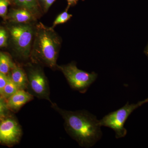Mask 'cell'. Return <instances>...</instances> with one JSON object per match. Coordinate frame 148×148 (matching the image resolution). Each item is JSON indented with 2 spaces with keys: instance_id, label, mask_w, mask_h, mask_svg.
<instances>
[{
  "instance_id": "cell-1",
  "label": "cell",
  "mask_w": 148,
  "mask_h": 148,
  "mask_svg": "<svg viewBox=\"0 0 148 148\" xmlns=\"http://www.w3.org/2000/svg\"><path fill=\"white\" fill-rule=\"evenodd\" d=\"M56 108L65 121L66 131L81 147L90 148L103 135L100 121L87 111H70Z\"/></svg>"
},
{
  "instance_id": "cell-2",
  "label": "cell",
  "mask_w": 148,
  "mask_h": 148,
  "mask_svg": "<svg viewBox=\"0 0 148 148\" xmlns=\"http://www.w3.org/2000/svg\"><path fill=\"white\" fill-rule=\"evenodd\" d=\"M35 40V52L38 58L51 68L56 65L60 40L51 28L39 24Z\"/></svg>"
},
{
  "instance_id": "cell-3",
  "label": "cell",
  "mask_w": 148,
  "mask_h": 148,
  "mask_svg": "<svg viewBox=\"0 0 148 148\" xmlns=\"http://www.w3.org/2000/svg\"><path fill=\"white\" fill-rule=\"evenodd\" d=\"M148 103V98L138 103L130 104L127 102L125 105L116 110L111 112L99 120L100 125L110 128L114 131L116 139L124 138L127 133L124 127L126 120L132 112L139 107Z\"/></svg>"
},
{
  "instance_id": "cell-4",
  "label": "cell",
  "mask_w": 148,
  "mask_h": 148,
  "mask_svg": "<svg viewBox=\"0 0 148 148\" xmlns=\"http://www.w3.org/2000/svg\"><path fill=\"white\" fill-rule=\"evenodd\" d=\"M58 68L64 74L71 87L81 92H86L98 77V74L94 72L89 73L78 69L73 62L58 66Z\"/></svg>"
},
{
  "instance_id": "cell-5",
  "label": "cell",
  "mask_w": 148,
  "mask_h": 148,
  "mask_svg": "<svg viewBox=\"0 0 148 148\" xmlns=\"http://www.w3.org/2000/svg\"><path fill=\"white\" fill-rule=\"evenodd\" d=\"M10 34L16 49L23 57H27L31 51L33 30L31 26L18 25L12 27Z\"/></svg>"
},
{
  "instance_id": "cell-6",
  "label": "cell",
  "mask_w": 148,
  "mask_h": 148,
  "mask_svg": "<svg viewBox=\"0 0 148 148\" xmlns=\"http://www.w3.org/2000/svg\"><path fill=\"white\" fill-rule=\"evenodd\" d=\"M21 135V127L15 120L9 118L0 121V143L15 144L19 141Z\"/></svg>"
},
{
  "instance_id": "cell-7",
  "label": "cell",
  "mask_w": 148,
  "mask_h": 148,
  "mask_svg": "<svg viewBox=\"0 0 148 148\" xmlns=\"http://www.w3.org/2000/svg\"><path fill=\"white\" fill-rule=\"evenodd\" d=\"M29 82L33 92L38 97L49 100L48 84L45 75L39 69H32L29 74Z\"/></svg>"
},
{
  "instance_id": "cell-8",
  "label": "cell",
  "mask_w": 148,
  "mask_h": 148,
  "mask_svg": "<svg viewBox=\"0 0 148 148\" xmlns=\"http://www.w3.org/2000/svg\"><path fill=\"white\" fill-rule=\"evenodd\" d=\"M32 96L23 90H18L8 98V107L12 110H18L24 104L32 99Z\"/></svg>"
},
{
  "instance_id": "cell-9",
  "label": "cell",
  "mask_w": 148,
  "mask_h": 148,
  "mask_svg": "<svg viewBox=\"0 0 148 148\" xmlns=\"http://www.w3.org/2000/svg\"><path fill=\"white\" fill-rule=\"evenodd\" d=\"M10 77L12 80L17 86L19 90H24L28 84V79L24 71L15 65L12 69Z\"/></svg>"
},
{
  "instance_id": "cell-10",
  "label": "cell",
  "mask_w": 148,
  "mask_h": 148,
  "mask_svg": "<svg viewBox=\"0 0 148 148\" xmlns=\"http://www.w3.org/2000/svg\"><path fill=\"white\" fill-rule=\"evenodd\" d=\"M10 17L12 21L16 23H27L33 19V13L27 9L14 10L11 13Z\"/></svg>"
},
{
  "instance_id": "cell-11",
  "label": "cell",
  "mask_w": 148,
  "mask_h": 148,
  "mask_svg": "<svg viewBox=\"0 0 148 148\" xmlns=\"http://www.w3.org/2000/svg\"><path fill=\"white\" fill-rule=\"evenodd\" d=\"M15 66L8 55L0 52V72L6 75Z\"/></svg>"
},
{
  "instance_id": "cell-12",
  "label": "cell",
  "mask_w": 148,
  "mask_h": 148,
  "mask_svg": "<svg viewBox=\"0 0 148 148\" xmlns=\"http://www.w3.org/2000/svg\"><path fill=\"white\" fill-rule=\"evenodd\" d=\"M18 90L17 86L12 80L10 77L8 76V80L3 89L1 95L5 98H8Z\"/></svg>"
},
{
  "instance_id": "cell-13",
  "label": "cell",
  "mask_w": 148,
  "mask_h": 148,
  "mask_svg": "<svg viewBox=\"0 0 148 148\" xmlns=\"http://www.w3.org/2000/svg\"><path fill=\"white\" fill-rule=\"evenodd\" d=\"M68 8L66 9V10L60 14L56 18L53 22V27H55L58 24H64L70 20L73 15L68 12Z\"/></svg>"
},
{
  "instance_id": "cell-14",
  "label": "cell",
  "mask_w": 148,
  "mask_h": 148,
  "mask_svg": "<svg viewBox=\"0 0 148 148\" xmlns=\"http://www.w3.org/2000/svg\"><path fill=\"white\" fill-rule=\"evenodd\" d=\"M27 9L32 13L36 11L38 8L37 0H26Z\"/></svg>"
},
{
  "instance_id": "cell-15",
  "label": "cell",
  "mask_w": 148,
  "mask_h": 148,
  "mask_svg": "<svg viewBox=\"0 0 148 148\" xmlns=\"http://www.w3.org/2000/svg\"><path fill=\"white\" fill-rule=\"evenodd\" d=\"M9 4L8 0H0V16H5Z\"/></svg>"
},
{
  "instance_id": "cell-16",
  "label": "cell",
  "mask_w": 148,
  "mask_h": 148,
  "mask_svg": "<svg viewBox=\"0 0 148 148\" xmlns=\"http://www.w3.org/2000/svg\"><path fill=\"white\" fill-rule=\"evenodd\" d=\"M7 39V34L5 30L0 29V47L6 45Z\"/></svg>"
},
{
  "instance_id": "cell-17",
  "label": "cell",
  "mask_w": 148,
  "mask_h": 148,
  "mask_svg": "<svg viewBox=\"0 0 148 148\" xmlns=\"http://www.w3.org/2000/svg\"><path fill=\"white\" fill-rule=\"evenodd\" d=\"M8 76L0 72V94L1 95L3 89L8 80Z\"/></svg>"
},
{
  "instance_id": "cell-18",
  "label": "cell",
  "mask_w": 148,
  "mask_h": 148,
  "mask_svg": "<svg viewBox=\"0 0 148 148\" xmlns=\"http://www.w3.org/2000/svg\"><path fill=\"white\" fill-rule=\"evenodd\" d=\"M7 105L2 100L0 101V119L2 118L7 111Z\"/></svg>"
},
{
  "instance_id": "cell-19",
  "label": "cell",
  "mask_w": 148,
  "mask_h": 148,
  "mask_svg": "<svg viewBox=\"0 0 148 148\" xmlns=\"http://www.w3.org/2000/svg\"><path fill=\"white\" fill-rule=\"evenodd\" d=\"M55 0H46L44 3V9L45 11H47L51 6L54 3Z\"/></svg>"
},
{
  "instance_id": "cell-20",
  "label": "cell",
  "mask_w": 148,
  "mask_h": 148,
  "mask_svg": "<svg viewBox=\"0 0 148 148\" xmlns=\"http://www.w3.org/2000/svg\"><path fill=\"white\" fill-rule=\"evenodd\" d=\"M14 1L17 5L23 8L27 9L26 0H14Z\"/></svg>"
},
{
  "instance_id": "cell-21",
  "label": "cell",
  "mask_w": 148,
  "mask_h": 148,
  "mask_svg": "<svg viewBox=\"0 0 148 148\" xmlns=\"http://www.w3.org/2000/svg\"><path fill=\"white\" fill-rule=\"evenodd\" d=\"M68 3V6L67 8H69L71 6L74 5L76 4L78 0H67Z\"/></svg>"
},
{
  "instance_id": "cell-22",
  "label": "cell",
  "mask_w": 148,
  "mask_h": 148,
  "mask_svg": "<svg viewBox=\"0 0 148 148\" xmlns=\"http://www.w3.org/2000/svg\"><path fill=\"white\" fill-rule=\"evenodd\" d=\"M144 52H145V54L147 56L148 58V43L145 49V51H144Z\"/></svg>"
},
{
  "instance_id": "cell-23",
  "label": "cell",
  "mask_w": 148,
  "mask_h": 148,
  "mask_svg": "<svg viewBox=\"0 0 148 148\" xmlns=\"http://www.w3.org/2000/svg\"><path fill=\"white\" fill-rule=\"evenodd\" d=\"M40 1H41L42 2L44 3H45V2L46 1V0H40Z\"/></svg>"
},
{
  "instance_id": "cell-24",
  "label": "cell",
  "mask_w": 148,
  "mask_h": 148,
  "mask_svg": "<svg viewBox=\"0 0 148 148\" xmlns=\"http://www.w3.org/2000/svg\"><path fill=\"white\" fill-rule=\"evenodd\" d=\"M1 100H2V99L1 97L0 96V101H1Z\"/></svg>"
},
{
  "instance_id": "cell-25",
  "label": "cell",
  "mask_w": 148,
  "mask_h": 148,
  "mask_svg": "<svg viewBox=\"0 0 148 148\" xmlns=\"http://www.w3.org/2000/svg\"><path fill=\"white\" fill-rule=\"evenodd\" d=\"M82 1H84V0H82Z\"/></svg>"
}]
</instances>
